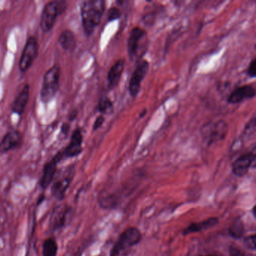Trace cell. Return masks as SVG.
<instances>
[{"mask_svg": "<svg viewBox=\"0 0 256 256\" xmlns=\"http://www.w3.org/2000/svg\"><path fill=\"white\" fill-rule=\"evenodd\" d=\"M62 160H64L62 152L59 151L50 161L47 162L44 164L42 169V174L38 182L40 187L43 190H46L52 186L58 172V164Z\"/></svg>", "mask_w": 256, "mask_h": 256, "instance_id": "9", "label": "cell"}, {"mask_svg": "<svg viewBox=\"0 0 256 256\" xmlns=\"http://www.w3.org/2000/svg\"><path fill=\"white\" fill-rule=\"evenodd\" d=\"M230 256H245L238 248L234 247H230Z\"/></svg>", "mask_w": 256, "mask_h": 256, "instance_id": "29", "label": "cell"}, {"mask_svg": "<svg viewBox=\"0 0 256 256\" xmlns=\"http://www.w3.org/2000/svg\"><path fill=\"white\" fill-rule=\"evenodd\" d=\"M146 32L140 26L132 30L127 41V50L131 61L142 58L146 52Z\"/></svg>", "mask_w": 256, "mask_h": 256, "instance_id": "7", "label": "cell"}, {"mask_svg": "<svg viewBox=\"0 0 256 256\" xmlns=\"http://www.w3.org/2000/svg\"><path fill=\"white\" fill-rule=\"evenodd\" d=\"M218 218L212 217V218H208V220H204L200 222H194L190 224L188 227L186 228L182 232V234L186 235L191 234L193 233H197V232H202V230H206V229L214 227L216 224H218Z\"/></svg>", "mask_w": 256, "mask_h": 256, "instance_id": "18", "label": "cell"}, {"mask_svg": "<svg viewBox=\"0 0 256 256\" xmlns=\"http://www.w3.org/2000/svg\"><path fill=\"white\" fill-rule=\"evenodd\" d=\"M78 116V110H73L72 112V113L70 114V118H68V119H70V121H74V120L76 119V118H77Z\"/></svg>", "mask_w": 256, "mask_h": 256, "instance_id": "31", "label": "cell"}, {"mask_svg": "<svg viewBox=\"0 0 256 256\" xmlns=\"http://www.w3.org/2000/svg\"><path fill=\"white\" fill-rule=\"evenodd\" d=\"M256 133V112L253 114L252 116L248 120V122L244 126L242 130V134H241V138L242 140H246L252 137Z\"/></svg>", "mask_w": 256, "mask_h": 256, "instance_id": "21", "label": "cell"}, {"mask_svg": "<svg viewBox=\"0 0 256 256\" xmlns=\"http://www.w3.org/2000/svg\"><path fill=\"white\" fill-rule=\"evenodd\" d=\"M244 245L250 250H256V234L250 235L244 240Z\"/></svg>", "mask_w": 256, "mask_h": 256, "instance_id": "25", "label": "cell"}, {"mask_svg": "<svg viewBox=\"0 0 256 256\" xmlns=\"http://www.w3.org/2000/svg\"><path fill=\"white\" fill-rule=\"evenodd\" d=\"M38 44L36 38L34 36L28 37L19 62V70L20 72H26L32 66V64L38 56Z\"/></svg>", "mask_w": 256, "mask_h": 256, "instance_id": "8", "label": "cell"}, {"mask_svg": "<svg viewBox=\"0 0 256 256\" xmlns=\"http://www.w3.org/2000/svg\"><path fill=\"white\" fill-rule=\"evenodd\" d=\"M229 234L235 239H240L244 233V226L240 220H236L230 224L228 230Z\"/></svg>", "mask_w": 256, "mask_h": 256, "instance_id": "23", "label": "cell"}, {"mask_svg": "<svg viewBox=\"0 0 256 256\" xmlns=\"http://www.w3.org/2000/svg\"><path fill=\"white\" fill-rule=\"evenodd\" d=\"M252 212H253V215H254V216L256 217V204L254 205V208H253Z\"/></svg>", "mask_w": 256, "mask_h": 256, "instance_id": "33", "label": "cell"}, {"mask_svg": "<svg viewBox=\"0 0 256 256\" xmlns=\"http://www.w3.org/2000/svg\"><path fill=\"white\" fill-rule=\"evenodd\" d=\"M142 234L137 227L127 228L120 234L119 238L110 250L109 256H120L126 250L140 244Z\"/></svg>", "mask_w": 256, "mask_h": 256, "instance_id": "2", "label": "cell"}, {"mask_svg": "<svg viewBox=\"0 0 256 256\" xmlns=\"http://www.w3.org/2000/svg\"><path fill=\"white\" fill-rule=\"evenodd\" d=\"M61 70L58 65L50 67L44 74L40 97L44 104L50 102L59 91Z\"/></svg>", "mask_w": 256, "mask_h": 256, "instance_id": "3", "label": "cell"}, {"mask_svg": "<svg viewBox=\"0 0 256 256\" xmlns=\"http://www.w3.org/2000/svg\"><path fill=\"white\" fill-rule=\"evenodd\" d=\"M76 167L73 164L58 172L52 186L50 193L56 200L62 202L66 198L67 190L74 179Z\"/></svg>", "mask_w": 256, "mask_h": 256, "instance_id": "4", "label": "cell"}, {"mask_svg": "<svg viewBox=\"0 0 256 256\" xmlns=\"http://www.w3.org/2000/svg\"><path fill=\"white\" fill-rule=\"evenodd\" d=\"M58 244L56 240L52 238H48L43 241L42 256H58Z\"/></svg>", "mask_w": 256, "mask_h": 256, "instance_id": "20", "label": "cell"}, {"mask_svg": "<svg viewBox=\"0 0 256 256\" xmlns=\"http://www.w3.org/2000/svg\"><path fill=\"white\" fill-rule=\"evenodd\" d=\"M150 64L148 61L142 60L138 62L128 84V92L132 98H136L140 92L142 82L149 71Z\"/></svg>", "mask_w": 256, "mask_h": 256, "instance_id": "11", "label": "cell"}, {"mask_svg": "<svg viewBox=\"0 0 256 256\" xmlns=\"http://www.w3.org/2000/svg\"><path fill=\"white\" fill-rule=\"evenodd\" d=\"M97 109L101 114H110L114 112L113 102L110 100L109 97L102 96L98 102Z\"/></svg>", "mask_w": 256, "mask_h": 256, "instance_id": "22", "label": "cell"}, {"mask_svg": "<svg viewBox=\"0 0 256 256\" xmlns=\"http://www.w3.org/2000/svg\"><path fill=\"white\" fill-rule=\"evenodd\" d=\"M104 120L106 119H104V115H98V116H97L95 122H94V127H92L94 131H96V130H98V128H100L102 126V125L104 122Z\"/></svg>", "mask_w": 256, "mask_h": 256, "instance_id": "27", "label": "cell"}, {"mask_svg": "<svg viewBox=\"0 0 256 256\" xmlns=\"http://www.w3.org/2000/svg\"><path fill=\"white\" fill-rule=\"evenodd\" d=\"M247 74L252 78H256V58L250 62L248 68H247Z\"/></svg>", "mask_w": 256, "mask_h": 256, "instance_id": "26", "label": "cell"}, {"mask_svg": "<svg viewBox=\"0 0 256 256\" xmlns=\"http://www.w3.org/2000/svg\"><path fill=\"white\" fill-rule=\"evenodd\" d=\"M250 151H251L252 154L253 156L252 168H256V145L253 146Z\"/></svg>", "mask_w": 256, "mask_h": 256, "instance_id": "30", "label": "cell"}, {"mask_svg": "<svg viewBox=\"0 0 256 256\" xmlns=\"http://www.w3.org/2000/svg\"><path fill=\"white\" fill-rule=\"evenodd\" d=\"M59 44L64 50L73 52L76 47V38L74 32L70 30H65L60 35Z\"/></svg>", "mask_w": 256, "mask_h": 256, "instance_id": "19", "label": "cell"}, {"mask_svg": "<svg viewBox=\"0 0 256 256\" xmlns=\"http://www.w3.org/2000/svg\"><path fill=\"white\" fill-rule=\"evenodd\" d=\"M67 8L66 1H50L43 8L40 19V26L44 32H48L54 26L56 18L65 12Z\"/></svg>", "mask_w": 256, "mask_h": 256, "instance_id": "5", "label": "cell"}, {"mask_svg": "<svg viewBox=\"0 0 256 256\" xmlns=\"http://www.w3.org/2000/svg\"><path fill=\"white\" fill-rule=\"evenodd\" d=\"M72 214V208L68 205H60L54 208L49 222L50 230L56 232L65 228Z\"/></svg>", "mask_w": 256, "mask_h": 256, "instance_id": "10", "label": "cell"}, {"mask_svg": "<svg viewBox=\"0 0 256 256\" xmlns=\"http://www.w3.org/2000/svg\"><path fill=\"white\" fill-rule=\"evenodd\" d=\"M228 133V125L223 120L206 122L200 128L202 138L209 146L224 140Z\"/></svg>", "mask_w": 256, "mask_h": 256, "instance_id": "6", "label": "cell"}, {"mask_svg": "<svg viewBox=\"0 0 256 256\" xmlns=\"http://www.w3.org/2000/svg\"><path fill=\"white\" fill-rule=\"evenodd\" d=\"M253 156L251 151L238 157L232 164V172L238 176H244L252 168Z\"/></svg>", "mask_w": 256, "mask_h": 256, "instance_id": "14", "label": "cell"}, {"mask_svg": "<svg viewBox=\"0 0 256 256\" xmlns=\"http://www.w3.org/2000/svg\"><path fill=\"white\" fill-rule=\"evenodd\" d=\"M146 109H144V110H142V113L140 114V118H143L144 116H145V115H146Z\"/></svg>", "mask_w": 256, "mask_h": 256, "instance_id": "32", "label": "cell"}, {"mask_svg": "<svg viewBox=\"0 0 256 256\" xmlns=\"http://www.w3.org/2000/svg\"><path fill=\"white\" fill-rule=\"evenodd\" d=\"M125 67V60L120 59L114 62L108 71L107 76L108 86L110 89L116 88L120 82Z\"/></svg>", "mask_w": 256, "mask_h": 256, "instance_id": "16", "label": "cell"}, {"mask_svg": "<svg viewBox=\"0 0 256 256\" xmlns=\"http://www.w3.org/2000/svg\"></svg>", "mask_w": 256, "mask_h": 256, "instance_id": "35", "label": "cell"}, {"mask_svg": "<svg viewBox=\"0 0 256 256\" xmlns=\"http://www.w3.org/2000/svg\"><path fill=\"white\" fill-rule=\"evenodd\" d=\"M121 13L120 10L118 7L112 6L109 8L108 12V22H112L120 18Z\"/></svg>", "mask_w": 256, "mask_h": 256, "instance_id": "24", "label": "cell"}, {"mask_svg": "<svg viewBox=\"0 0 256 256\" xmlns=\"http://www.w3.org/2000/svg\"><path fill=\"white\" fill-rule=\"evenodd\" d=\"M70 131V125L68 122H64L62 125L61 126V134L64 136V137H67L68 132Z\"/></svg>", "mask_w": 256, "mask_h": 256, "instance_id": "28", "label": "cell"}, {"mask_svg": "<svg viewBox=\"0 0 256 256\" xmlns=\"http://www.w3.org/2000/svg\"><path fill=\"white\" fill-rule=\"evenodd\" d=\"M83 134L80 128H76L73 131L70 143L66 148L62 150L64 160L74 158L78 156L83 151Z\"/></svg>", "mask_w": 256, "mask_h": 256, "instance_id": "12", "label": "cell"}, {"mask_svg": "<svg viewBox=\"0 0 256 256\" xmlns=\"http://www.w3.org/2000/svg\"><path fill=\"white\" fill-rule=\"evenodd\" d=\"M106 10L103 0H86L80 4V16L85 34L92 35L98 26Z\"/></svg>", "mask_w": 256, "mask_h": 256, "instance_id": "1", "label": "cell"}, {"mask_svg": "<svg viewBox=\"0 0 256 256\" xmlns=\"http://www.w3.org/2000/svg\"><path fill=\"white\" fill-rule=\"evenodd\" d=\"M22 143V136L19 132L12 130L8 132L1 140V151L2 154L10 152L18 148Z\"/></svg>", "mask_w": 256, "mask_h": 256, "instance_id": "15", "label": "cell"}, {"mask_svg": "<svg viewBox=\"0 0 256 256\" xmlns=\"http://www.w3.org/2000/svg\"><path fill=\"white\" fill-rule=\"evenodd\" d=\"M254 50H256V44L254 46Z\"/></svg>", "mask_w": 256, "mask_h": 256, "instance_id": "34", "label": "cell"}, {"mask_svg": "<svg viewBox=\"0 0 256 256\" xmlns=\"http://www.w3.org/2000/svg\"><path fill=\"white\" fill-rule=\"evenodd\" d=\"M30 98V85L26 84L24 86L22 90L19 92L18 95L16 97V100L12 104V112L13 114L22 116L24 113L25 109L28 106Z\"/></svg>", "mask_w": 256, "mask_h": 256, "instance_id": "17", "label": "cell"}, {"mask_svg": "<svg viewBox=\"0 0 256 256\" xmlns=\"http://www.w3.org/2000/svg\"><path fill=\"white\" fill-rule=\"evenodd\" d=\"M256 96V89L252 85H244L232 91L228 98L229 104H235L245 100H251Z\"/></svg>", "mask_w": 256, "mask_h": 256, "instance_id": "13", "label": "cell"}]
</instances>
